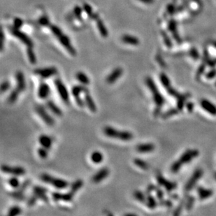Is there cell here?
<instances>
[{"label":"cell","instance_id":"35","mask_svg":"<svg viewBox=\"0 0 216 216\" xmlns=\"http://www.w3.org/2000/svg\"><path fill=\"white\" fill-rule=\"evenodd\" d=\"M159 81H160L162 85H163L166 89H168V88L171 87L170 80L164 73H160V75H159Z\"/></svg>","mask_w":216,"mask_h":216},{"label":"cell","instance_id":"16","mask_svg":"<svg viewBox=\"0 0 216 216\" xmlns=\"http://www.w3.org/2000/svg\"><path fill=\"white\" fill-rule=\"evenodd\" d=\"M58 38L59 41H60V43L66 48L67 51L69 52L71 55L72 56H75L76 55V49L74 48V47L71 44V41L69 37L63 34Z\"/></svg>","mask_w":216,"mask_h":216},{"label":"cell","instance_id":"43","mask_svg":"<svg viewBox=\"0 0 216 216\" xmlns=\"http://www.w3.org/2000/svg\"><path fill=\"white\" fill-rule=\"evenodd\" d=\"M50 27V29H51V32H53V34L55 35L56 37H59L60 36H61L62 34H63V31L61 30V29L59 28L58 26L55 25H51L49 26Z\"/></svg>","mask_w":216,"mask_h":216},{"label":"cell","instance_id":"27","mask_svg":"<svg viewBox=\"0 0 216 216\" xmlns=\"http://www.w3.org/2000/svg\"><path fill=\"white\" fill-rule=\"evenodd\" d=\"M198 194H199V199L200 200H205L208 198L211 197L213 194V191L210 189H205L202 187H199L197 189Z\"/></svg>","mask_w":216,"mask_h":216},{"label":"cell","instance_id":"17","mask_svg":"<svg viewBox=\"0 0 216 216\" xmlns=\"http://www.w3.org/2000/svg\"><path fill=\"white\" fill-rule=\"evenodd\" d=\"M156 179H157V181H158V184L160 186H164L166 189V190L168 192L173 190L177 186L176 183L169 181V180L166 179L163 176L160 175V174H159V175L157 176Z\"/></svg>","mask_w":216,"mask_h":216},{"label":"cell","instance_id":"39","mask_svg":"<svg viewBox=\"0 0 216 216\" xmlns=\"http://www.w3.org/2000/svg\"><path fill=\"white\" fill-rule=\"evenodd\" d=\"M8 184L9 185L10 187H11L13 189L18 188L20 185L19 179L17 178V176H13V177H11V178L8 179Z\"/></svg>","mask_w":216,"mask_h":216},{"label":"cell","instance_id":"4","mask_svg":"<svg viewBox=\"0 0 216 216\" xmlns=\"http://www.w3.org/2000/svg\"><path fill=\"white\" fill-rule=\"evenodd\" d=\"M30 180L27 179L23 182L22 184H20V187L17 189H15V190L9 192V195L13 198L14 200L17 202H23L26 199L25 192L27 190L29 185H30Z\"/></svg>","mask_w":216,"mask_h":216},{"label":"cell","instance_id":"25","mask_svg":"<svg viewBox=\"0 0 216 216\" xmlns=\"http://www.w3.org/2000/svg\"><path fill=\"white\" fill-rule=\"evenodd\" d=\"M84 101L85 103V106H87L92 113H95L97 111V106L95 104V103H94L91 94L89 93V92L85 93Z\"/></svg>","mask_w":216,"mask_h":216},{"label":"cell","instance_id":"31","mask_svg":"<svg viewBox=\"0 0 216 216\" xmlns=\"http://www.w3.org/2000/svg\"><path fill=\"white\" fill-rule=\"evenodd\" d=\"M97 26L100 34H101L103 37H107L108 35V29L106 28L104 23H103V22L101 19L97 20Z\"/></svg>","mask_w":216,"mask_h":216},{"label":"cell","instance_id":"61","mask_svg":"<svg viewBox=\"0 0 216 216\" xmlns=\"http://www.w3.org/2000/svg\"><path fill=\"white\" fill-rule=\"evenodd\" d=\"M125 215H135V214H134V213H127V214H125Z\"/></svg>","mask_w":216,"mask_h":216},{"label":"cell","instance_id":"29","mask_svg":"<svg viewBox=\"0 0 216 216\" xmlns=\"http://www.w3.org/2000/svg\"><path fill=\"white\" fill-rule=\"evenodd\" d=\"M90 159L93 163L99 164L100 163H102L103 159V154L98 151V150H95L91 153L90 155Z\"/></svg>","mask_w":216,"mask_h":216},{"label":"cell","instance_id":"55","mask_svg":"<svg viewBox=\"0 0 216 216\" xmlns=\"http://www.w3.org/2000/svg\"><path fill=\"white\" fill-rule=\"evenodd\" d=\"M183 206H184V203L181 202V203H180V205L176 208L175 211H174V213H173V215H180V213H181V211H182V210H183Z\"/></svg>","mask_w":216,"mask_h":216},{"label":"cell","instance_id":"36","mask_svg":"<svg viewBox=\"0 0 216 216\" xmlns=\"http://www.w3.org/2000/svg\"><path fill=\"white\" fill-rule=\"evenodd\" d=\"M180 111L178 108H171L169 110L164 112V113L161 114V118H163V119H167V118H169L171 116L177 115Z\"/></svg>","mask_w":216,"mask_h":216},{"label":"cell","instance_id":"59","mask_svg":"<svg viewBox=\"0 0 216 216\" xmlns=\"http://www.w3.org/2000/svg\"><path fill=\"white\" fill-rule=\"evenodd\" d=\"M1 38H2V40H1V50L2 51L3 48H4V32L2 31V34H1Z\"/></svg>","mask_w":216,"mask_h":216},{"label":"cell","instance_id":"22","mask_svg":"<svg viewBox=\"0 0 216 216\" xmlns=\"http://www.w3.org/2000/svg\"><path fill=\"white\" fill-rule=\"evenodd\" d=\"M46 107L48 108L50 111H51L52 113L58 117H60L63 115V111L60 109V108L56 104V103L53 101V100H47L46 103Z\"/></svg>","mask_w":216,"mask_h":216},{"label":"cell","instance_id":"37","mask_svg":"<svg viewBox=\"0 0 216 216\" xmlns=\"http://www.w3.org/2000/svg\"><path fill=\"white\" fill-rule=\"evenodd\" d=\"M134 197L136 199H137L138 202H139L140 203H146V194L145 195L142 191L140 190H137L134 192Z\"/></svg>","mask_w":216,"mask_h":216},{"label":"cell","instance_id":"44","mask_svg":"<svg viewBox=\"0 0 216 216\" xmlns=\"http://www.w3.org/2000/svg\"><path fill=\"white\" fill-rule=\"evenodd\" d=\"M182 167V164L180 163V162L178 160H176V162H174L173 163L171 164V171L173 173H178L180 171V168Z\"/></svg>","mask_w":216,"mask_h":216},{"label":"cell","instance_id":"10","mask_svg":"<svg viewBox=\"0 0 216 216\" xmlns=\"http://www.w3.org/2000/svg\"><path fill=\"white\" fill-rule=\"evenodd\" d=\"M75 194L76 192L72 190H70L68 192H65V193H61V192H53L51 197L55 202H60V201H63L64 202H69L71 201H72Z\"/></svg>","mask_w":216,"mask_h":216},{"label":"cell","instance_id":"33","mask_svg":"<svg viewBox=\"0 0 216 216\" xmlns=\"http://www.w3.org/2000/svg\"><path fill=\"white\" fill-rule=\"evenodd\" d=\"M134 164L137 167L140 168L143 170H148L150 167L148 163L141 158H135L134 159Z\"/></svg>","mask_w":216,"mask_h":216},{"label":"cell","instance_id":"21","mask_svg":"<svg viewBox=\"0 0 216 216\" xmlns=\"http://www.w3.org/2000/svg\"><path fill=\"white\" fill-rule=\"evenodd\" d=\"M16 88L20 93L24 92L26 89V83L24 73L20 71L16 73Z\"/></svg>","mask_w":216,"mask_h":216},{"label":"cell","instance_id":"8","mask_svg":"<svg viewBox=\"0 0 216 216\" xmlns=\"http://www.w3.org/2000/svg\"><path fill=\"white\" fill-rule=\"evenodd\" d=\"M9 30L11 33L15 37L18 38L20 41H22V42L28 47L34 46V43L31 38L25 33H24V32L20 31V29L15 28L13 26L9 28Z\"/></svg>","mask_w":216,"mask_h":216},{"label":"cell","instance_id":"28","mask_svg":"<svg viewBox=\"0 0 216 216\" xmlns=\"http://www.w3.org/2000/svg\"><path fill=\"white\" fill-rule=\"evenodd\" d=\"M145 204L150 209H155L159 205L155 197H153L151 194H146V202Z\"/></svg>","mask_w":216,"mask_h":216},{"label":"cell","instance_id":"47","mask_svg":"<svg viewBox=\"0 0 216 216\" xmlns=\"http://www.w3.org/2000/svg\"><path fill=\"white\" fill-rule=\"evenodd\" d=\"M38 23H39L41 25H42L43 27H47V26L51 25L49 18L46 16H41L40 18L38 19Z\"/></svg>","mask_w":216,"mask_h":216},{"label":"cell","instance_id":"6","mask_svg":"<svg viewBox=\"0 0 216 216\" xmlns=\"http://www.w3.org/2000/svg\"><path fill=\"white\" fill-rule=\"evenodd\" d=\"M54 85L57 89L59 96L60 99L63 100V102L68 105L70 102L69 98V93L68 89L64 85L63 81L60 78H55L54 80Z\"/></svg>","mask_w":216,"mask_h":216},{"label":"cell","instance_id":"26","mask_svg":"<svg viewBox=\"0 0 216 216\" xmlns=\"http://www.w3.org/2000/svg\"><path fill=\"white\" fill-rule=\"evenodd\" d=\"M121 40L123 43L132 46H137L139 44V40L137 37L129 34H124L121 37Z\"/></svg>","mask_w":216,"mask_h":216},{"label":"cell","instance_id":"12","mask_svg":"<svg viewBox=\"0 0 216 216\" xmlns=\"http://www.w3.org/2000/svg\"><path fill=\"white\" fill-rule=\"evenodd\" d=\"M199 155V151L197 149H188L180 156L178 161L182 165L188 164L192 161V159L197 158Z\"/></svg>","mask_w":216,"mask_h":216},{"label":"cell","instance_id":"7","mask_svg":"<svg viewBox=\"0 0 216 216\" xmlns=\"http://www.w3.org/2000/svg\"><path fill=\"white\" fill-rule=\"evenodd\" d=\"M34 110L38 116L41 118V119L42 120L44 123H46L47 125H54L55 119L48 113V112H47L46 108L44 107L43 105H41V103H37V104L35 106Z\"/></svg>","mask_w":216,"mask_h":216},{"label":"cell","instance_id":"20","mask_svg":"<svg viewBox=\"0 0 216 216\" xmlns=\"http://www.w3.org/2000/svg\"><path fill=\"white\" fill-rule=\"evenodd\" d=\"M123 73V69L121 67H116L106 77V81L108 84H113L119 79Z\"/></svg>","mask_w":216,"mask_h":216},{"label":"cell","instance_id":"30","mask_svg":"<svg viewBox=\"0 0 216 216\" xmlns=\"http://www.w3.org/2000/svg\"><path fill=\"white\" fill-rule=\"evenodd\" d=\"M76 78L80 83L84 85H88L90 84V78L85 74L84 72H78L76 73Z\"/></svg>","mask_w":216,"mask_h":216},{"label":"cell","instance_id":"32","mask_svg":"<svg viewBox=\"0 0 216 216\" xmlns=\"http://www.w3.org/2000/svg\"><path fill=\"white\" fill-rule=\"evenodd\" d=\"M20 92L17 89V88H14L9 94V95L8 96V98H7V102L8 103H11V104H12V103H15L16 101L18 98V96H19V94H20Z\"/></svg>","mask_w":216,"mask_h":216},{"label":"cell","instance_id":"19","mask_svg":"<svg viewBox=\"0 0 216 216\" xmlns=\"http://www.w3.org/2000/svg\"><path fill=\"white\" fill-rule=\"evenodd\" d=\"M200 106L204 111L213 116H216V106L213 103L206 99H202L200 101Z\"/></svg>","mask_w":216,"mask_h":216},{"label":"cell","instance_id":"46","mask_svg":"<svg viewBox=\"0 0 216 216\" xmlns=\"http://www.w3.org/2000/svg\"><path fill=\"white\" fill-rule=\"evenodd\" d=\"M73 14L78 20H82V8L79 6H76L73 8Z\"/></svg>","mask_w":216,"mask_h":216},{"label":"cell","instance_id":"11","mask_svg":"<svg viewBox=\"0 0 216 216\" xmlns=\"http://www.w3.org/2000/svg\"><path fill=\"white\" fill-rule=\"evenodd\" d=\"M1 170L3 173L14 176H22L26 173L25 169L22 167H11L3 164L1 167Z\"/></svg>","mask_w":216,"mask_h":216},{"label":"cell","instance_id":"49","mask_svg":"<svg viewBox=\"0 0 216 216\" xmlns=\"http://www.w3.org/2000/svg\"><path fill=\"white\" fill-rule=\"evenodd\" d=\"M38 198L35 196L34 194H32V196L29 198L28 199V202H27V204H28V206L32 207L34 206L36 204L37 202L38 201Z\"/></svg>","mask_w":216,"mask_h":216},{"label":"cell","instance_id":"14","mask_svg":"<svg viewBox=\"0 0 216 216\" xmlns=\"http://www.w3.org/2000/svg\"><path fill=\"white\" fill-rule=\"evenodd\" d=\"M203 175V171L202 169H197L194 171V172L192 174L190 178L188 180V183L185 185V190L186 191H190L192 190L194 185H196L198 180H199Z\"/></svg>","mask_w":216,"mask_h":216},{"label":"cell","instance_id":"52","mask_svg":"<svg viewBox=\"0 0 216 216\" xmlns=\"http://www.w3.org/2000/svg\"><path fill=\"white\" fill-rule=\"evenodd\" d=\"M23 25V20L20 18H16L13 20V26L15 28L20 29Z\"/></svg>","mask_w":216,"mask_h":216},{"label":"cell","instance_id":"1","mask_svg":"<svg viewBox=\"0 0 216 216\" xmlns=\"http://www.w3.org/2000/svg\"><path fill=\"white\" fill-rule=\"evenodd\" d=\"M103 132L107 137L123 141H131L134 137L131 132L119 130L111 126H106L103 129Z\"/></svg>","mask_w":216,"mask_h":216},{"label":"cell","instance_id":"3","mask_svg":"<svg viewBox=\"0 0 216 216\" xmlns=\"http://www.w3.org/2000/svg\"><path fill=\"white\" fill-rule=\"evenodd\" d=\"M40 179L41 181L47 183V184L51 185L53 187L58 189V190H64L69 186V183L67 180L64 179L55 178L48 173H42L40 176Z\"/></svg>","mask_w":216,"mask_h":216},{"label":"cell","instance_id":"53","mask_svg":"<svg viewBox=\"0 0 216 216\" xmlns=\"http://www.w3.org/2000/svg\"><path fill=\"white\" fill-rule=\"evenodd\" d=\"M156 192V197H157V199L158 200H161V199H163L164 196V192L162 190H161L160 188H157L155 190Z\"/></svg>","mask_w":216,"mask_h":216},{"label":"cell","instance_id":"18","mask_svg":"<svg viewBox=\"0 0 216 216\" xmlns=\"http://www.w3.org/2000/svg\"><path fill=\"white\" fill-rule=\"evenodd\" d=\"M109 173H110V171L108 168L107 167H103L94 174L92 180L94 183H99L107 178Z\"/></svg>","mask_w":216,"mask_h":216},{"label":"cell","instance_id":"13","mask_svg":"<svg viewBox=\"0 0 216 216\" xmlns=\"http://www.w3.org/2000/svg\"><path fill=\"white\" fill-rule=\"evenodd\" d=\"M48 192V189L40 185H35L32 188V194L35 195L38 198V199L43 201L46 203L49 202V198L47 195Z\"/></svg>","mask_w":216,"mask_h":216},{"label":"cell","instance_id":"34","mask_svg":"<svg viewBox=\"0 0 216 216\" xmlns=\"http://www.w3.org/2000/svg\"><path fill=\"white\" fill-rule=\"evenodd\" d=\"M27 54H28L29 63L32 64H35L37 63V56L35 55L33 49H32V47H28V49H27Z\"/></svg>","mask_w":216,"mask_h":216},{"label":"cell","instance_id":"38","mask_svg":"<svg viewBox=\"0 0 216 216\" xmlns=\"http://www.w3.org/2000/svg\"><path fill=\"white\" fill-rule=\"evenodd\" d=\"M83 8L85 12L90 17H91L92 18L97 19V20L98 19V16H95V15H94V13H93V8H92L90 5L87 4V3H85V4H83Z\"/></svg>","mask_w":216,"mask_h":216},{"label":"cell","instance_id":"5","mask_svg":"<svg viewBox=\"0 0 216 216\" xmlns=\"http://www.w3.org/2000/svg\"><path fill=\"white\" fill-rule=\"evenodd\" d=\"M88 92H89V90L88 89V88L85 86V85H82V84L76 85L72 88L71 93H72V96L74 97L75 102L78 107L83 108L85 105V101L81 98L80 94L83 93H88Z\"/></svg>","mask_w":216,"mask_h":216},{"label":"cell","instance_id":"48","mask_svg":"<svg viewBox=\"0 0 216 216\" xmlns=\"http://www.w3.org/2000/svg\"><path fill=\"white\" fill-rule=\"evenodd\" d=\"M11 88V83L8 81H4L1 84V93H4L7 92Z\"/></svg>","mask_w":216,"mask_h":216},{"label":"cell","instance_id":"62","mask_svg":"<svg viewBox=\"0 0 216 216\" xmlns=\"http://www.w3.org/2000/svg\"><path fill=\"white\" fill-rule=\"evenodd\" d=\"M214 177H215V180H216V172H215V174H214Z\"/></svg>","mask_w":216,"mask_h":216},{"label":"cell","instance_id":"60","mask_svg":"<svg viewBox=\"0 0 216 216\" xmlns=\"http://www.w3.org/2000/svg\"><path fill=\"white\" fill-rule=\"evenodd\" d=\"M139 1L143 3H145V4H152V3L154 2V0H139Z\"/></svg>","mask_w":216,"mask_h":216},{"label":"cell","instance_id":"58","mask_svg":"<svg viewBox=\"0 0 216 216\" xmlns=\"http://www.w3.org/2000/svg\"><path fill=\"white\" fill-rule=\"evenodd\" d=\"M161 108L159 107V106H155V109H154L153 111V115L155 117H158L159 115H161Z\"/></svg>","mask_w":216,"mask_h":216},{"label":"cell","instance_id":"2","mask_svg":"<svg viewBox=\"0 0 216 216\" xmlns=\"http://www.w3.org/2000/svg\"><path fill=\"white\" fill-rule=\"evenodd\" d=\"M145 81H146L147 87L148 88L150 93H152L153 99L155 106H159V107L163 106L165 103V99L164 96L162 95L160 92H159L158 86H157L155 81H154V80L151 77L148 76L146 77Z\"/></svg>","mask_w":216,"mask_h":216},{"label":"cell","instance_id":"57","mask_svg":"<svg viewBox=\"0 0 216 216\" xmlns=\"http://www.w3.org/2000/svg\"><path fill=\"white\" fill-rule=\"evenodd\" d=\"M185 106H186V108H187L188 111L189 113H192V111H193V109H194V103L192 102H188L185 103Z\"/></svg>","mask_w":216,"mask_h":216},{"label":"cell","instance_id":"56","mask_svg":"<svg viewBox=\"0 0 216 216\" xmlns=\"http://www.w3.org/2000/svg\"><path fill=\"white\" fill-rule=\"evenodd\" d=\"M215 76H216V70L213 69V70H211V72H209L208 73H206V78L208 79H212L215 78Z\"/></svg>","mask_w":216,"mask_h":216},{"label":"cell","instance_id":"40","mask_svg":"<svg viewBox=\"0 0 216 216\" xmlns=\"http://www.w3.org/2000/svg\"><path fill=\"white\" fill-rule=\"evenodd\" d=\"M83 185V181L81 179H78L75 180L70 186V190L74 192H77Z\"/></svg>","mask_w":216,"mask_h":216},{"label":"cell","instance_id":"41","mask_svg":"<svg viewBox=\"0 0 216 216\" xmlns=\"http://www.w3.org/2000/svg\"><path fill=\"white\" fill-rule=\"evenodd\" d=\"M22 213V209L18 206H13L11 207L8 211V216H16Z\"/></svg>","mask_w":216,"mask_h":216},{"label":"cell","instance_id":"50","mask_svg":"<svg viewBox=\"0 0 216 216\" xmlns=\"http://www.w3.org/2000/svg\"><path fill=\"white\" fill-rule=\"evenodd\" d=\"M167 93H168V94H169V95L176 97V99L178 98V97L180 95V94H180L176 90H175V89H174V88H173L172 87L168 88V89H167Z\"/></svg>","mask_w":216,"mask_h":216},{"label":"cell","instance_id":"51","mask_svg":"<svg viewBox=\"0 0 216 216\" xmlns=\"http://www.w3.org/2000/svg\"><path fill=\"white\" fill-rule=\"evenodd\" d=\"M158 204L160 206H163L165 207H168V208H170V207L172 206V202L169 199H161L159 200Z\"/></svg>","mask_w":216,"mask_h":216},{"label":"cell","instance_id":"24","mask_svg":"<svg viewBox=\"0 0 216 216\" xmlns=\"http://www.w3.org/2000/svg\"><path fill=\"white\" fill-rule=\"evenodd\" d=\"M155 149V146L153 143H146L138 144L137 146V150L140 153H148L153 152Z\"/></svg>","mask_w":216,"mask_h":216},{"label":"cell","instance_id":"45","mask_svg":"<svg viewBox=\"0 0 216 216\" xmlns=\"http://www.w3.org/2000/svg\"><path fill=\"white\" fill-rule=\"evenodd\" d=\"M195 202V198L192 196H190L188 198V199L187 201V203H186L185 205V208L188 211H190L192 210V207L194 206V203Z\"/></svg>","mask_w":216,"mask_h":216},{"label":"cell","instance_id":"42","mask_svg":"<svg viewBox=\"0 0 216 216\" xmlns=\"http://www.w3.org/2000/svg\"><path fill=\"white\" fill-rule=\"evenodd\" d=\"M38 155L39 156V158L41 159H46L48 156V150L42 146L38 148L37 150Z\"/></svg>","mask_w":216,"mask_h":216},{"label":"cell","instance_id":"54","mask_svg":"<svg viewBox=\"0 0 216 216\" xmlns=\"http://www.w3.org/2000/svg\"><path fill=\"white\" fill-rule=\"evenodd\" d=\"M156 189H157V187L154 184H150V185H148V186L147 188H146V194H151L153 191H155Z\"/></svg>","mask_w":216,"mask_h":216},{"label":"cell","instance_id":"9","mask_svg":"<svg viewBox=\"0 0 216 216\" xmlns=\"http://www.w3.org/2000/svg\"><path fill=\"white\" fill-rule=\"evenodd\" d=\"M35 74L40 76L43 79H48L58 74V69L55 67H49L45 68H38L34 71Z\"/></svg>","mask_w":216,"mask_h":216},{"label":"cell","instance_id":"23","mask_svg":"<svg viewBox=\"0 0 216 216\" xmlns=\"http://www.w3.org/2000/svg\"><path fill=\"white\" fill-rule=\"evenodd\" d=\"M38 143H40L41 146L50 150L51 148L53 145V139L51 137H49L48 135L41 134L38 137Z\"/></svg>","mask_w":216,"mask_h":216},{"label":"cell","instance_id":"15","mask_svg":"<svg viewBox=\"0 0 216 216\" xmlns=\"http://www.w3.org/2000/svg\"><path fill=\"white\" fill-rule=\"evenodd\" d=\"M51 94V88L46 82L41 81L38 87L37 95L41 99H47Z\"/></svg>","mask_w":216,"mask_h":216}]
</instances>
